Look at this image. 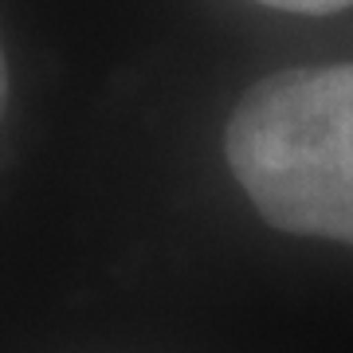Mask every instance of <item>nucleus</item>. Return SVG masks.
<instances>
[{"instance_id": "f257e3e1", "label": "nucleus", "mask_w": 353, "mask_h": 353, "mask_svg": "<svg viewBox=\"0 0 353 353\" xmlns=\"http://www.w3.org/2000/svg\"><path fill=\"white\" fill-rule=\"evenodd\" d=\"M224 145L275 228L353 243V63L263 79L236 106Z\"/></svg>"}, {"instance_id": "f03ea898", "label": "nucleus", "mask_w": 353, "mask_h": 353, "mask_svg": "<svg viewBox=\"0 0 353 353\" xmlns=\"http://www.w3.org/2000/svg\"><path fill=\"white\" fill-rule=\"evenodd\" d=\"M271 8H287V12H338V8H350L353 0H263Z\"/></svg>"}, {"instance_id": "7ed1b4c3", "label": "nucleus", "mask_w": 353, "mask_h": 353, "mask_svg": "<svg viewBox=\"0 0 353 353\" xmlns=\"http://www.w3.org/2000/svg\"><path fill=\"white\" fill-rule=\"evenodd\" d=\"M0 110H4V55H0Z\"/></svg>"}]
</instances>
